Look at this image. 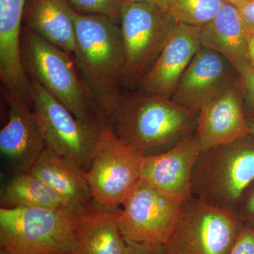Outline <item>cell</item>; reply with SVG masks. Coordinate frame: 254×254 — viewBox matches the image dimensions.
Listing matches in <instances>:
<instances>
[{
    "label": "cell",
    "instance_id": "6da1fadb",
    "mask_svg": "<svg viewBox=\"0 0 254 254\" xmlns=\"http://www.w3.org/2000/svg\"><path fill=\"white\" fill-rule=\"evenodd\" d=\"M108 118L117 138L146 157L165 153L194 134L197 114L171 99L135 92L123 93Z\"/></svg>",
    "mask_w": 254,
    "mask_h": 254
},
{
    "label": "cell",
    "instance_id": "7a4b0ae2",
    "mask_svg": "<svg viewBox=\"0 0 254 254\" xmlns=\"http://www.w3.org/2000/svg\"><path fill=\"white\" fill-rule=\"evenodd\" d=\"M20 54L25 72L69 110L80 123L103 131L110 120L97 103L72 55L22 26Z\"/></svg>",
    "mask_w": 254,
    "mask_h": 254
},
{
    "label": "cell",
    "instance_id": "3957f363",
    "mask_svg": "<svg viewBox=\"0 0 254 254\" xmlns=\"http://www.w3.org/2000/svg\"><path fill=\"white\" fill-rule=\"evenodd\" d=\"M74 23L76 48L73 59L97 103L108 118L124 93L120 23L108 16L76 12Z\"/></svg>",
    "mask_w": 254,
    "mask_h": 254
},
{
    "label": "cell",
    "instance_id": "277c9868",
    "mask_svg": "<svg viewBox=\"0 0 254 254\" xmlns=\"http://www.w3.org/2000/svg\"><path fill=\"white\" fill-rule=\"evenodd\" d=\"M83 210L1 208L0 250L8 254H76Z\"/></svg>",
    "mask_w": 254,
    "mask_h": 254
},
{
    "label": "cell",
    "instance_id": "5b68a950",
    "mask_svg": "<svg viewBox=\"0 0 254 254\" xmlns=\"http://www.w3.org/2000/svg\"><path fill=\"white\" fill-rule=\"evenodd\" d=\"M254 180V135L200 151L192 171V195L218 208L235 210Z\"/></svg>",
    "mask_w": 254,
    "mask_h": 254
},
{
    "label": "cell",
    "instance_id": "8992f818",
    "mask_svg": "<svg viewBox=\"0 0 254 254\" xmlns=\"http://www.w3.org/2000/svg\"><path fill=\"white\" fill-rule=\"evenodd\" d=\"M244 226L236 210L192 195L164 247L167 254H230Z\"/></svg>",
    "mask_w": 254,
    "mask_h": 254
},
{
    "label": "cell",
    "instance_id": "52a82bcc",
    "mask_svg": "<svg viewBox=\"0 0 254 254\" xmlns=\"http://www.w3.org/2000/svg\"><path fill=\"white\" fill-rule=\"evenodd\" d=\"M176 24L156 4L124 2L120 24L123 88L136 89L158 59Z\"/></svg>",
    "mask_w": 254,
    "mask_h": 254
},
{
    "label": "cell",
    "instance_id": "ba28073f",
    "mask_svg": "<svg viewBox=\"0 0 254 254\" xmlns=\"http://www.w3.org/2000/svg\"><path fill=\"white\" fill-rule=\"evenodd\" d=\"M30 80L33 113L46 149L71 160L86 172L99 148L105 131L95 129L80 123L41 84Z\"/></svg>",
    "mask_w": 254,
    "mask_h": 254
},
{
    "label": "cell",
    "instance_id": "9c48e42d",
    "mask_svg": "<svg viewBox=\"0 0 254 254\" xmlns=\"http://www.w3.org/2000/svg\"><path fill=\"white\" fill-rule=\"evenodd\" d=\"M185 201L140 179L123 204L122 235L127 242L165 245L178 223Z\"/></svg>",
    "mask_w": 254,
    "mask_h": 254
},
{
    "label": "cell",
    "instance_id": "30bf717a",
    "mask_svg": "<svg viewBox=\"0 0 254 254\" xmlns=\"http://www.w3.org/2000/svg\"><path fill=\"white\" fill-rule=\"evenodd\" d=\"M141 155L114 134L111 128L103 132L99 148L85 177L95 203L119 208L140 180Z\"/></svg>",
    "mask_w": 254,
    "mask_h": 254
},
{
    "label": "cell",
    "instance_id": "8fae6325",
    "mask_svg": "<svg viewBox=\"0 0 254 254\" xmlns=\"http://www.w3.org/2000/svg\"><path fill=\"white\" fill-rule=\"evenodd\" d=\"M238 71L226 58L200 47L182 75L171 100L192 113L238 84Z\"/></svg>",
    "mask_w": 254,
    "mask_h": 254
},
{
    "label": "cell",
    "instance_id": "7c38bea8",
    "mask_svg": "<svg viewBox=\"0 0 254 254\" xmlns=\"http://www.w3.org/2000/svg\"><path fill=\"white\" fill-rule=\"evenodd\" d=\"M8 121L0 131V151L14 175L28 173L46 149L39 126L28 103L3 87Z\"/></svg>",
    "mask_w": 254,
    "mask_h": 254
},
{
    "label": "cell",
    "instance_id": "4fadbf2b",
    "mask_svg": "<svg viewBox=\"0 0 254 254\" xmlns=\"http://www.w3.org/2000/svg\"><path fill=\"white\" fill-rule=\"evenodd\" d=\"M200 28L177 23L158 59L138 83L136 93L171 99L182 75L201 47Z\"/></svg>",
    "mask_w": 254,
    "mask_h": 254
},
{
    "label": "cell",
    "instance_id": "5bb4252c",
    "mask_svg": "<svg viewBox=\"0 0 254 254\" xmlns=\"http://www.w3.org/2000/svg\"><path fill=\"white\" fill-rule=\"evenodd\" d=\"M200 152L195 135L161 154L141 157L140 179L177 199L192 195V171Z\"/></svg>",
    "mask_w": 254,
    "mask_h": 254
},
{
    "label": "cell",
    "instance_id": "9a60e30c",
    "mask_svg": "<svg viewBox=\"0 0 254 254\" xmlns=\"http://www.w3.org/2000/svg\"><path fill=\"white\" fill-rule=\"evenodd\" d=\"M251 133L240 83L197 114L194 135L200 151L230 143Z\"/></svg>",
    "mask_w": 254,
    "mask_h": 254
},
{
    "label": "cell",
    "instance_id": "2e32d148",
    "mask_svg": "<svg viewBox=\"0 0 254 254\" xmlns=\"http://www.w3.org/2000/svg\"><path fill=\"white\" fill-rule=\"evenodd\" d=\"M122 210L91 202L80 213L76 254H125L127 242L120 228Z\"/></svg>",
    "mask_w": 254,
    "mask_h": 254
},
{
    "label": "cell",
    "instance_id": "e0dca14e",
    "mask_svg": "<svg viewBox=\"0 0 254 254\" xmlns=\"http://www.w3.org/2000/svg\"><path fill=\"white\" fill-rule=\"evenodd\" d=\"M75 13L66 0H26L22 26L73 55L76 48Z\"/></svg>",
    "mask_w": 254,
    "mask_h": 254
},
{
    "label": "cell",
    "instance_id": "ac0fdd59",
    "mask_svg": "<svg viewBox=\"0 0 254 254\" xmlns=\"http://www.w3.org/2000/svg\"><path fill=\"white\" fill-rule=\"evenodd\" d=\"M248 31L236 6L225 1L216 16L200 27V46L223 55L239 72L250 64L247 46Z\"/></svg>",
    "mask_w": 254,
    "mask_h": 254
},
{
    "label": "cell",
    "instance_id": "d6986e66",
    "mask_svg": "<svg viewBox=\"0 0 254 254\" xmlns=\"http://www.w3.org/2000/svg\"><path fill=\"white\" fill-rule=\"evenodd\" d=\"M30 173L46 182L81 210L93 200L84 171L71 160L49 150L42 153Z\"/></svg>",
    "mask_w": 254,
    "mask_h": 254
},
{
    "label": "cell",
    "instance_id": "ffe728a7",
    "mask_svg": "<svg viewBox=\"0 0 254 254\" xmlns=\"http://www.w3.org/2000/svg\"><path fill=\"white\" fill-rule=\"evenodd\" d=\"M0 200L1 204L12 208L79 209L46 182L30 173L14 175L11 177L1 188Z\"/></svg>",
    "mask_w": 254,
    "mask_h": 254
},
{
    "label": "cell",
    "instance_id": "44dd1931",
    "mask_svg": "<svg viewBox=\"0 0 254 254\" xmlns=\"http://www.w3.org/2000/svg\"><path fill=\"white\" fill-rule=\"evenodd\" d=\"M225 0H158L156 4L176 23L202 27L221 9Z\"/></svg>",
    "mask_w": 254,
    "mask_h": 254
},
{
    "label": "cell",
    "instance_id": "7402d4cb",
    "mask_svg": "<svg viewBox=\"0 0 254 254\" xmlns=\"http://www.w3.org/2000/svg\"><path fill=\"white\" fill-rule=\"evenodd\" d=\"M71 9L81 14L102 15L120 23L124 0H66Z\"/></svg>",
    "mask_w": 254,
    "mask_h": 254
},
{
    "label": "cell",
    "instance_id": "603a6c76",
    "mask_svg": "<svg viewBox=\"0 0 254 254\" xmlns=\"http://www.w3.org/2000/svg\"><path fill=\"white\" fill-rule=\"evenodd\" d=\"M238 73L246 115L254 118V69L251 64L247 65Z\"/></svg>",
    "mask_w": 254,
    "mask_h": 254
},
{
    "label": "cell",
    "instance_id": "cb8c5ba5",
    "mask_svg": "<svg viewBox=\"0 0 254 254\" xmlns=\"http://www.w3.org/2000/svg\"><path fill=\"white\" fill-rule=\"evenodd\" d=\"M235 210L244 225L254 229V180L244 191Z\"/></svg>",
    "mask_w": 254,
    "mask_h": 254
},
{
    "label": "cell",
    "instance_id": "d4e9b609",
    "mask_svg": "<svg viewBox=\"0 0 254 254\" xmlns=\"http://www.w3.org/2000/svg\"><path fill=\"white\" fill-rule=\"evenodd\" d=\"M230 254H254V229L244 226Z\"/></svg>",
    "mask_w": 254,
    "mask_h": 254
},
{
    "label": "cell",
    "instance_id": "484cf974",
    "mask_svg": "<svg viewBox=\"0 0 254 254\" xmlns=\"http://www.w3.org/2000/svg\"><path fill=\"white\" fill-rule=\"evenodd\" d=\"M127 242L125 254H167L164 245H149Z\"/></svg>",
    "mask_w": 254,
    "mask_h": 254
},
{
    "label": "cell",
    "instance_id": "4316f807",
    "mask_svg": "<svg viewBox=\"0 0 254 254\" xmlns=\"http://www.w3.org/2000/svg\"><path fill=\"white\" fill-rule=\"evenodd\" d=\"M240 11L247 27L254 31V0L237 1L232 3Z\"/></svg>",
    "mask_w": 254,
    "mask_h": 254
},
{
    "label": "cell",
    "instance_id": "83f0119b",
    "mask_svg": "<svg viewBox=\"0 0 254 254\" xmlns=\"http://www.w3.org/2000/svg\"><path fill=\"white\" fill-rule=\"evenodd\" d=\"M247 46L250 64L254 69V31H251L250 28L247 35Z\"/></svg>",
    "mask_w": 254,
    "mask_h": 254
},
{
    "label": "cell",
    "instance_id": "f1b7e54d",
    "mask_svg": "<svg viewBox=\"0 0 254 254\" xmlns=\"http://www.w3.org/2000/svg\"><path fill=\"white\" fill-rule=\"evenodd\" d=\"M124 1H128V2L153 3V4H156L158 0H124Z\"/></svg>",
    "mask_w": 254,
    "mask_h": 254
},
{
    "label": "cell",
    "instance_id": "f546056e",
    "mask_svg": "<svg viewBox=\"0 0 254 254\" xmlns=\"http://www.w3.org/2000/svg\"><path fill=\"white\" fill-rule=\"evenodd\" d=\"M247 123H248L249 127H250L251 131L252 134L254 135V118H247Z\"/></svg>",
    "mask_w": 254,
    "mask_h": 254
},
{
    "label": "cell",
    "instance_id": "4dcf8cb0",
    "mask_svg": "<svg viewBox=\"0 0 254 254\" xmlns=\"http://www.w3.org/2000/svg\"><path fill=\"white\" fill-rule=\"evenodd\" d=\"M225 1H228V2L230 3H234L237 2V1H246V0H225Z\"/></svg>",
    "mask_w": 254,
    "mask_h": 254
},
{
    "label": "cell",
    "instance_id": "1f68e13d",
    "mask_svg": "<svg viewBox=\"0 0 254 254\" xmlns=\"http://www.w3.org/2000/svg\"><path fill=\"white\" fill-rule=\"evenodd\" d=\"M0 254H8L6 252H3V251L0 250Z\"/></svg>",
    "mask_w": 254,
    "mask_h": 254
}]
</instances>
